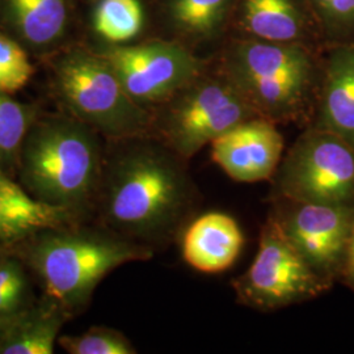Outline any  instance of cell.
<instances>
[{
	"mask_svg": "<svg viewBox=\"0 0 354 354\" xmlns=\"http://www.w3.org/2000/svg\"><path fill=\"white\" fill-rule=\"evenodd\" d=\"M105 158L97 207L104 227L152 247L181 234L197 190L165 143L137 142Z\"/></svg>",
	"mask_w": 354,
	"mask_h": 354,
	"instance_id": "cell-1",
	"label": "cell"
},
{
	"mask_svg": "<svg viewBox=\"0 0 354 354\" xmlns=\"http://www.w3.org/2000/svg\"><path fill=\"white\" fill-rule=\"evenodd\" d=\"M19 244V254L36 273L46 297L71 315L89 304L97 285L114 269L153 256L152 247L106 227L49 228Z\"/></svg>",
	"mask_w": 354,
	"mask_h": 354,
	"instance_id": "cell-2",
	"label": "cell"
},
{
	"mask_svg": "<svg viewBox=\"0 0 354 354\" xmlns=\"http://www.w3.org/2000/svg\"><path fill=\"white\" fill-rule=\"evenodd\" d=\"M104 162L97 131L76 118H50L32 125L17 167L35 198L80 216L97 203Z\"/></svg>",
	"mask_w": 354,
	"mask_h": 354,
	"instance_id": "cell-3",
	"label": "cell"
},
{
	"mask_svg": "<svg viewBox=\"0 0 354 354\" xmlns=\"http://www.w3.org/2000/svg\"><path fill=\"white\" fill-rule=\"evenodd\" d=\"M57 91L76 120L104 137L127 140L147 137L149 111L134 102L100 54L75 50L55 64Z\"/></svg>",
	"mask_w": 354,
	"mask_h": 354,
	"instance_id": "cell-4",
	"label": "cell"
},
{
	"mask_svg": "<svg viewBox=\"0 0 354 354\" xmlns=\"http://www.w3.org/2000/svg\"><path fill=\"white\" fill-rule=\"evenodd\" d=\"M273 178L276 200L354 205V147L326 129L307 130Z\"/></svg>",
	"mask_w": 354,
	"mask_h": 354,
	"instance_id": "cell-5",
	"label": "cell"
},
{
	"mask_svg": "<svg viewBox=\"0 0 354 354\" xmlns=\"http://www.w3.org/2000/svg\"><path fill=\"white\" fill-rule=\"evenodd\" d=\"M239 304L273 311L313 299L326 290L322 279L292 245L277 218L269 215L261 228L251 266L232 282Z\"/></svg>",
	"mask_w": 354,
	"mask_h": 354,
	"instance_id": "cell-6",
	"label": "cell"
},
{
	"mask_svg": "<svg viewBox=\"0 0 354 354\" xmlns=\"http://www.w3.org/2000/svg\"><path fill=\"white\" fill-rule=\"evenodd\" d=\"M167 115L163 143L188 162L205 146L259 114L230 79H197L184 88Z\"/></svg>",
	"mask_w": 354,
	"mask_h": 354,
	"instance_id": "cell-7",
	"label": "cell"
},
{
	"mask_svg": "<svg viewBox=\"0 0 354 354\" xmlns=\"http://www.w3.org/2000/svg\"><path fill=\"white\" fill-rule=\"evenodd\" d=\"M100 55L112 66L130 97L142 106L176 96L201 71V64L189 51L167 42L117 45Z\"/></svg>",
	"mask_w": 354,
	"mask_h": 354,
	"instance_id": "cell-8",
	"label": "cell"
},
{
	"mask_svg": "<svg viewBox=\"0 0 354 354\" xmlns=\"http://www.w3.org/2000/svg\"><path fill=\"white\" fill-rule=\"evenodd\" d=\"M273 215L317 274L328 282L342 272L354 222V205L276 200Z\"/></svg>",
	"mask_w": 354,
	"mask_h": 354,
	"instance_id": "cell-9",
	"label": "cell"
},
{
	"mask_svg": "<svg viewBox=\"0 0 354 354\" xmlns=\"http://www.w3.org/2000/svg\"><path fill=\"white\" fill-rule=\"evenodd\" d=\"M212 158L239 183H259L274 176L285 142L273 121L257 115L245 120L210 143Z\"/></svg>",
	"mask_w": 354,
	"mask_h": 354,
	"instance_id": "cell-10",
	"label": "cell"
},
{
	"mask_svg": "<svg viewBox=\"0 0 354 354\" xmlns=\"http://www.w3.org/2000/svg\"><path fill=\"white\" fill-rule=\"evenodd\" d=\"M244 234L231 215L209 212L181 231V253L188 266L206 274L227 270L244 247Z\"/></svg>",
	"mask_w": 354,
	"mask_h": 354,
	"instance_id": "cell-11",
	"label": "cell"
},
{
	"mask_svg": "<svg viewBox=\"0 0 354 354\" xmlns=\"http://www.w3.org/2000/svg\"><path fill=\"white\" fill-rule=\"evenodd\" d=\"M77 218L59 206L42 203L0 169V241L15 244L41 231L62 227Z\"/></svg>",
	"mask_w": 354,
	"mask_h": 354,
	"instance_id": "cell-12",
	"label": "cell"
},
{
	"mask_svg": "<svg viewBox=\"0 0 354 354\" xmlns=\"http://www.w3.org/2000/svg\"><path fill=\"white\" fill-rule=\"evenodd\" d=\"M71 317L48 297L36 306H26L8 319L0 336V354L54 353L59 330Z\"/></svg>",
	"mask_w": 354,
	"mask_h": 354,
	"instance_id": "cell-13",
	"label": "cell"
},
{
	"mask_svg": "<svg viewBox=\"0 0 354 354\" xmlns=\"http://www.w3.org/2000/svg\"><path fill=\"white\" fill-rule=\"evenodd\" d=\"M317 127L335 133L354 147V48L336 51L329 61Z\"/></svg>",
	"mask_w": 354,
	"mask_h": 354,
	"instance_id": "cell-14",
	"label": "cell"
},
{
	"mask_svg": "<svg viewBox=\"0 0 354 354\" xmlns=\"http://www.w3.org/2000/svg\"><path fill=\"white\" fill-rule=\"evenodd\" d=\"M13 26L29 45L50 46L64 36L66 0H7Z\"/></svg>",
	"mask_w": 354,
	"mask_h": 354,
	"instance_id": "cell-15",
	"label": "cell"
},
{
	"mask_svg": "<svg viewBox=\"0 0 354 354\" xmlns=\"http://www.w3.org/2000/svg\"><path fill=\"white\" fill-rule=\"evenodd\" d=\"M244 20L254 36L285 44L299 36L301 19L291 0H245Z\"/></svg>",
	"mask_w": 354,
	"mask_h": 354,
	"instance_id": "cell-16",
	"label": "cell"
},
{
	"mask_svg": "<svg viewBox=\"0 0 354 354\" xmlns=\"http://www.w3.org/2000/svg\"><path fill=\"white\" fill-rule=\"evenodd\" d=\"M142 26L140 0H102L93 13L96 33L114 45H122L138 36Z\"/></svg>",
	"mask_w": 354,
	"mask_h": 354,
	"instance_id": "cell-17",
	"label": "cell"
},
{
	"mask_svg": "<svg viewBox=\"0 0 354 354\" xmlns=\"http://www.w3.org/2000/svg\"><path fill=\"white\" fill-rule=\"evenodd\" d=\"M35 124L32 109L0 92V169L13 168L19 163L26 136Z\"/></svg>",
	"mask_w": 354,
	"mask_h": 354,
	"instance_id": "cell-18",
	"label": "cell"
},
{
	"mask_svg": "<svg viewBox=\"0 0 354 354\" xmlns=\"http://www.w3.org/2000/svg\"><path fill=\"white\" fill-rule=\"evenodd\" d=\"M57 344L70 354H136L124 333L108 327H91L80 335H62Z\"/></svg>",
	"mask_w": 354,
	"mask_h": 354,
	"instance_id": "cell-19",
	"label": "cell"
},
{
	"mask_svg": "<svg viewBox=\"0 0 354 354\" xmlns=\"http://www.w3.org/2000/svg\"><path fill=\"white\" fill-rule=\"evenodd\" d=\"M227 3L228 0H175L172 13L181 28L205 35L219 24Z\"/></svg>",
	"mask_w": 354,
	"mask_h": 354,
	"instance_id": "cell-20",
	"label": "cell"
},
{
	"mask_svg": "<svg viewBox=\"0 0 354 354\" xmlns=\"http://www.w3.org/2000/svg\"><path fill=\"white\" fill-rule=\"evenodd\" d=\"M35 70L24 49L4 35H0V92L15 93L26 87Z\"/></svg>",
	"mask_w": 354,
	"mask_h": 354,
	"instance_id": "cell-21",
	"label": "cell"
},
{
	"mask_svg": "<svg viewBox=\"0 0 354 354\" xmlns=\"http://www.w3.org/2000/svg\"><path fill=\"white\" fill-rule=\"evenodd\" d=\"M29 290L23 264L8 256L0 260V291Z\"/></svg>",
	"mask_w": 354,
	"mask_h": 354,
	"instance_id": "cell-22",
	"label": "cell"
},
{
	"mask_svg": "<svg viewBox=\"0 0 354 354\" xmlns=\"http://www.w3.org/2000/svg\"><path fill=\"white\" fill-rule=\"evenodd\" d=\"M324 13L336 20L348 23L354 20V0H314Z\"/></svg>",
	"mask_w": 354,
	"mask_h": 354,
	"instance_id": "cell-23",
	"label": "cell"
},
{
	"mask_svg": "<svg viewBox=\"0 0 354 354\" xmlns=\"http://www.w3.org/2000/svg\"><path fill=\"white\" fill-rule=\"evenodd\" d=\"M29 290L0 291V317H12L29 306Z\"/></svg>",
	"mask_w": 354,
	"mask_h": 354,
	"instance_id": "cell-24",
	"label": "cell"
},
{
	"mask_svg": "<svg viewBox=\"0 0 354 354\" xmlns=\"http://www.w3.org/2000/svg\"><path fill=\"white\" fill-rule=\"evenodd\" d=\"M340 273H342V277L345 279L346 285H349L351 288L354 289V222Z\"/></svg>",
	"mask_w": 354,
	"mask_h": 354,
	"instance_id": "cell-25",
	"label": "cell"
},
{
	"mask_svg": "<svg viewBox=\"0 0 354 354\" xmlns=\"http://www.w3.org/2000/svg\"><path fill=\"white\" fill-rule=\"evenodd\" d=\"M11 317H0V336H1V333H3V330L6 328V324H7V322H8V319Z\"/></svg>",
	"mask_w": 354,
	"mask_h": 354,
	"instance_id": "cell-26",
	"label": "cell"
}]
</instances>
